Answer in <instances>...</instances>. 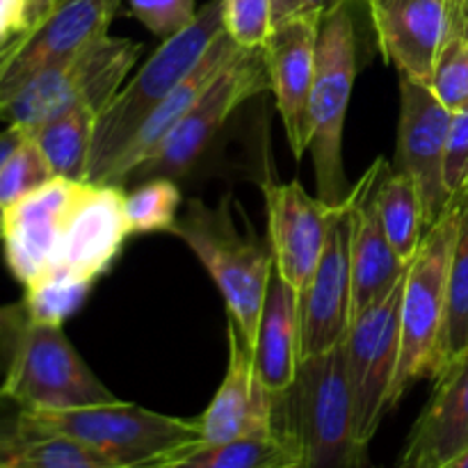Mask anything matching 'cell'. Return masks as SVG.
Here are the masks:
<instances>
[{
    "label": "cell",
    "mask_w": 468,
    "mask_h": 468,
    "mask_svg": "<svg viewBox=\"0 0 468 468\" xmlns=\"http://www.w3.org/2000/svg\"><path fill=\"white\" fill-rule=\"evenodd\" d=\"M460 215L462 197L457 192L425 231L407 270L400 311V361L391 396L393 410L416 384L437 378L448 361V282Z\"/></svg>",
    "instance_id": "obj_1"
},
{
    "label": "cell",
    "mask_w": 468,
    "mask_h": 468,
    "mask_svg": "<svg viewBox=\"0 0 468 468\" xmlns=\"http://www.w3.org/2000/svg\"><path fill=\"white\" fill-rule=\"evenodd\" d=\"M23 428L71 439L123 468H155L201 443L199 419L158 414L122 400L67 411H23Z\"/></svg>",
    "instance_id": "obj_2"
},
{
    "label": "cell",
    "mask_w": 468,
    "mask_h": 468,
    "mask_svg": "<svg viewBox=\"0 0 468 468\" xmlns=\"http://www.w3.org/2000/svg\"><path fill=\"white\" fill-rule=\"evenodd\" d=\"M172 233L190 247L210 274L222 292L229 320L236 324L245 346L254 352L265 295L274 274L272 250L254 233H240L229 197L218 206L190 199Z\"/></svg>",
    "instance_id": "obj_3"
},
{
    "label": "cell",
    "mask_w": 468,
    "mask_h": 468,
    "mask_svg": "<svg viewBox=\"0 0 468 468\" xmlns=\"http://www.w3.org/2000/svg\"><path fill=\"white\" fill-rule=\"evenodd\" d=\"M222 30V0H208L197 12L190 26L169 39H163V44L142 64L140 71L131 80L123 82L122 90L99 117L87 181H103L114 160L140 131L146 117L167 99L174 87L181 85L190 76L192 69L201 62L206 50Z\"/></svg>",
    "instance_id": "obj_4"
},
{
    "label": "cell",
    "mask_w": 468,
    "mask_h": 468,
    "mask_svg": "<svg viewBox=\"0 0 468 468\" xmlns=\"http://www.w3.org/2000/svg\"><path fill=\"white\" fill-rule=\"evenodd\" d=\"M277 423L302 451V468H364L343 343L300 364Z\"/></svg>",
    "instance_id": "obj_5"
},
{
    "label": "cell",
    "mask_w": 468,
    "mask_h": 468,
    "mask_svg": "<svg viewBox=\"0 0 468 468\" xmlns=\"http://www.w3.org/2000/svg\"><path fill=\"white\" fill-rule=\"evenodd\" d=\"M142 44L112 35H99L73 58L37 73L16 91L0 99V119L26 135L78 103L108 108L137 64Z\"/></svg>",
    "instance_id": "obj_6"
},
{
    "label": "cell",
    "mask_w": 468,
    "mask_h": 468,
    "mask_svg": "<svg viewBox=\"0 0 468 468\" xmlns=\"http://www.w3.org/2000/svg\"><path fill=\"white\" fill-rule=\"evenodd\" d=\"M356 80V30L350 3H341L320 18L315 80L309 103V154L318 197L329 206L347 201L343 131Z\"/></svg>",
    "instance_id": "obj_7"
},
{
    "label": "cell",
    "mask_w": 468,
    "mask_h": 468,
    "mask_svg": "<svg viewBox=\"0 0 468 468\" xmlns=\"http://www.w3.org/2000/svg\"><path fill=\"white\" fill-rule=\"evenodd\" d=\"M0 393L23 411H67L119 400L82 361L62 324L35 320L23 329Z\"/></svg>",
    "instance_id": "obj_8"
},
{
    "label": "cell",
    "mask_w": 468,
    "mask_h": 468,
    "mask_svg": "<svg viewBox=\"0 0 468 468\" xmlns=\"http://www.w3.org/2000/svg\"><path fill=\"white\" fill-rule=\"evenodd\" d=\"M263 90H270L263 48H242L128 181L187 176L229 117Z\"/></svg>",
    "instance_id": "obj_9"
},
{
    "label": "cell",
    "mask_w": 468,
    "mask_h": 468,
    "mask_svg": "<svg viewBox=\"0 0 468 468\" xmlns=\"http://www.w3.org/2000/svg\"><path fill=\"white\" fill-rule=\"evenodd\" d=\"M405 277L366 309L343 341L347 379L355 398L356 434L368 448L384 416L393 411L391 396L400 361V311Z\"/></svg>",
    "instance_id": "obj_10"
},
{
    "label": "cell",
    "mask_w": 468,
    "mask_h": 468,
    "mask_svg": "<svg viewBox=\"0 0 468 468\" xmlns=\"http://www.w3.org/2000/svg\"><path fill=\"white\" fill-rule=\"evenodd\" d=\"M261 190L268 210L274 270L300 297L318 268L334 219L346 204L329 206L320 197H311L300 181L265 178Z\"/></svg>",
    "instance_id": "obj_11"
},
{
    "label": "cell",
    "mask_w": 468,
    "mask_h": 468,
    "mask_svg": "<svg viewBox=\"0 0 468 468\" xmlns=\"http://www.w3.org/2000/svg\"><path fill=\"white\" fill-rule=\"evenodd\" d=\"M123 199L122 186L82 183L48 270H64L91 286L110 272L131 236Z\"/></svg>",
    "instance_id": "obj_12"
},
{
    "label": "cell",
    "mask_w": 468,
    "mask_h": 468,
    "mask_svg": "<svg viewBox=\"0 0 468 468\" xmlns=\"http://www.w3.org/2000/svg\"><path fill=\"white\" fill-rule=\"evenodd\" d=\"M452 112L434 96L430 85L400 76V119H398V169L419 186L425 224L432 227L452 195L443 181V160Z\"/></svg>",
    "instance_id": "obj_13"
},
{
    "label": "cell",
    "mask_w": 468,
    "mask_h": 468,
    "mask_svg": "<svg viewBox=\"0 0 468 468\" xmlns=\"http://www.w3.org/2000/svg\"><path fill=\"white\" fill-rule=\"evenodd\" d=\"M384 58L400 76L430 85L434 62L460 27L462 0H364Z\"/></svg>",
    "instance_id": "obj_14"
},
{
    "label": "cell",
    "mask_w": 468,
    "mask_h": 468,
    "mask_svg": "<svg viewBox=\"0 0 468 468\" xmlns=\"http://www.w3.org/2000/svg\"><path fill=\"white\" fill-rule=\"evenodd\" d=\"M318 30L320 16L300 12L274 23L272 35L263 46L270 90L295 160L304 158L309 149V103L315 80Z\"/></svg>",
    "instance_id": "obj_15"
},
{
    "label": "cell",
    "mask_w": 468,
    "mask_h": 468,
    "mask_svg": "<svg viewBox=\"0 0 468 468\" xmlns=\"http://www.w3.org/2000/svg\"><path fill=\"white\" fill-rule=\"evenodd\" d=\"M350 208L336 215L320 263L300 295V359L318 356L341 346L350 329L352 261Z\"/></svg>",
    "instance_id": "obj_16"
},
{
    "label": "cell",
    "mask_w": 468,
    "mask_h": 468,
    "mask_svg": "<svg viewBox=\"0 0 468 468\" xmlns=\"http://www.w3.org/2000/svg\"><path fill=\"white\" fill-rule=\"evenodd\" d=\"M388 160L378 158L347 195L350 208V261H352V309L350 324L387 295L407 274L410 263L396 254L384 233L378 210V186Z\"/></svg>",
    "instance_id": "obj_17"
},
{
    "label": "cell",
    "mask_w": 468,
    "mask_h": 468,
    "mask_svg": "<svg viewBox=\"0 0 468 468\" xmlns=\"http://www.w3.org/2000/svg\"><path fill=\"white\" fill-rule=\"evenodd\" d=\"M85 181L55 176L46 186L3 208L5 263L16 282L27 286L53 263L64 222Z\"/></svg>",
    "instance_id": "obj_18"
},
{
    "label": "cell",
    "mask_w": 468,
    "mask_h": 468,
    "mask_svg": "<svg viewBox=\"0 0 468 468\" xmlns=\"http://www.w3.org/2000/svg\"><path fill=\"white\" fill-rule=\"evenodd\" d=\"M468 451V347L434 378L430 400L411 425L396 468H446Z\"/></svg>",
    "instance_id": "obj_19"
},
{
    "label": "cell",
    "mask_w": 468,
    "mask_h": 468,
    "mask_svg": "<svg viewBox=\"0 0 468 468\" xmlns=\"http://www.w3.org/2000/svg\"><path fill=\"white\" fill-rule=\"evenodd\" d=\"M229 366L213 400L199 416L201 443H224L277 432V402L261 384L254 355L229 320Z\"/></svg>",
    "instance_id": "obj_20"
},
{
    "label": "cell",
    "mask_w": 468,
    "mask_h": 468,
    "mask_svg": "<svg viewBox=\"0 0 468 468\" xmlns=\"http://www.w3.org/2000/svg\"><path fill=\"white\" fill-rule=\"evenodd\" d=\"M108 0H62L35 30L26 32L16 58L0 85V99L16 91L37 73L73 58L91 39L105 35L114 18Z\"/></svg>",
    "instance_id": "obj_21"
},
{
    "label": "cell",
    "mask_w": 468,
    "mask_h": 468,
    "mask_svg": "<svg viewBox=\"0 0 468 468\" xmlns=\"http://www.w3.org/2000/svg\"><path fill=\"white\" fill-rule=\"evenodd\" d=\"M242 50V46H238L231 37L227 35V30H222L218 35V39L210 44V48L206 50V55L201 58V62L192 69L190 76L181 82V85L174 87L169 91L167 99L154 110V112L146 117V122L142 123L140 131L133 135V140L128 142L126 149L119 154V158L114 160V165L110 167V172L105 174V178L101 183H112V186H123L128 181L133 172L158 149L160 142L172 133V128L181 122L187 114V110L201 99L206 90L213 85L215 78L224 71V69L231 64V59L236 58Z\"/></svg>",
    "instance_id": "obj_22"
},
{
    "label": "cell",
    "mask_w": 468,
    "mask_h": 468,
    "mask_svg": "<svg viewBox=\"0 0 468 468\" xmlns=\"http://www.w3.org/2000/svg\"><path fill=\"white\" fill-rule=\"evenodd\" d=\"M300 297L274 270L254 343V368L279 407L291 393L300 370Z\"/></svg>",
    "instance_id": "obj_23"
},
{
    "label": "cell",
    "mask_w": 468,
    "mask_h": 468,
    "mask_svg": "<svg viewBox=\"0 0 468 468\" xmlns=\"http://www.w3.org/2000/svg\"><path fill=\"white\" fill-rule=\"evenodd\" d=\"M302 464V451L283 430L233 439L224 443H197L155 468H292Z\"/></svg>",
    "instance_id": "obj_24"
},
{
    "label": "cell",
    "mask_w": 468,
    "mask_h": 468,
    "mask_svg": "<svg viewBox=\"0 0 468 468\" xmlns=\"http://www.w3.org/2000/svg\"><path fill=\"white\" fill-rule=\"evenodd\" d=\"M99 117V108L78 103L41 123L27 137H32V142L39 146L55 176L87 181Z\"/></svg>",
    "instance_id": "obj_25"
},
{
    "label": "cell",
    "mask_w": 468,
    "mask_h": 468,
    "mask_svg": "<svg viewBox=\"0 0 468 468\" xmlns=\"http://www.w3.org/2000/svg\"><path fill=\"white\" fill-rule=\"evenodd\" d=\"M378 210L384 233L405 263H411L419 251L428 224L419 186L410 174L387 165L378 186Z\"/></svg>",
    "instance_id": "obj_26"
},
{
    "label": "cell",
    "mask_w": 468,
    "mask_h": 468,
    "mask_svg": "<svg viewBox=\"0 0 468 468\" xmlns=\"http://www.w3.org/2000/svg\"><path fill=\"white\" fill-rule=\"evenodd\" d=\"M23 295L27 315L35 323L64 324L71 318L91 291V283L64 272V270H46L44 274L30 282Z\"/></svg>",
    "instance_id": "obj_27"
},
{
    "label": "cell",
    "mask_w": 468,
    "mask_h": 468,
    "mask_svg": "<svg viewBox=\"0 0 468 468\" xmlns=\"http://www.w3.org/2000/svg\"><path fill=\"white\" fill-rule=\"evenodd\" d=\"M181 190L172 178H149L142 181L123 199L131 236L142 233H172L178 222Z\"/></svg>",
    "instance_id": "obj_28"
},
{
    "label": "cell",
    "mask_w": 468,
    "mask_h": 468,
    "mask_svg": "<svg viewBox=\"0 0 468 468\" xmlns=\"http://www.w3.org/2000/svg\"><path fill=\"white\" fill-rule=\"evenodd\" d=\"M460 229H457L455 250L451 259V282H448V359L468 347V183L460 190Z\"/></svg>",
    "instance_id": "obj_29"
},
{
    "label": "cell",
    "mask_w": 468,
    "mask_h": 468,
    "mask_svg": "<svg viewBox=\"0 0 468 468\" xmlns=\"http://www.w3.org/2000/svg\"><path fill=\"white\" fill-rule=\"evenodd\" d=\"M27 441L16 460L3 468H123L103 460L90 448L71 441V439L55 437V434L26 432Z\"/></svg>",
    "instance_id": "obj_30"
},
{
    "label": "cell",
    "mask_w": 468,
    "mask_h": 468,
    "mask_svg": "<svg viewBox=\"0 0 468 468\" xmlns=\"http://www.w3.org/2000/svg\"><path fill=\"white\" fill-rule=\"evenodd\" d=\"M430 90L451 112L468 110V37L460 27L446 39L434 62Z\"/></svg>",
    "instance_id": "obj_31"
},
{
    "label": "cell",
    "mask_w": 468,
    "mask_h": 468,
    "mask_svg": "<svg viewBox=\"0 0 468 468\" xmlns=\"http://www.w3.org/2000/svg\"><path fill=\"white\" fill-rule=\"evenodd\" d=\"M55 174L32 137H23L0 167V208L53 181Z\"/></svg>",
    "instance_id": "obj_32"
},
{
    "label": "cell",
    "mask_w": 468,
    "mask_h": 468,
    "mask_svg": "<svg viewBox=\"0 0 468 468\" xmlns=\"http://www.w3.org/2000/svg\"><path fill=\"white\" fill-rule=\"evenodd\" d=\"M224 30L242 48H263L272 35V0H222Z\"/></svg>",
    "instance_id": "obj_33"
},
{
    "label": "cell",
    "mask_w": 468,
    "mask_h": 468,
    "mask_svg": "<svg viewBox=\"0 0 468 468\" xmlns=\"http://www.w3.org/2000/svg\"><path fill=\"white\" fill-rule=\"evenodd\" d=\"M131 14L160 39H169L197 16V0H128Z\"/></svg>",
    "instance_id": "obj_34"
},
{
    "label": "cell",
    "mask_w": 468,
    "mask_h": 468,
    "mask_svg": "<svg viewBox=\"0 0 468 468\" xmlns=\"http://www.w3.org/2000/svg\"><path fill=\"white\" fill-rule=\"evenodd\" d=\"M443 181L451 195H457L468 183V110L452 112L443 160Z\"/></svg>",
    "instance_id": "obj_35"
},
{
    "label": "cell",
    "mask_w": 468,
    "mask_h": 468,
    "mask_svg": "<svg viewBox=\"0 0 468 468\" xmlns=\"http://www.w3.org/2000/svg\"><path fill=\"white\" fill-rule=\"evenodd\" d=\"M27 441L23 410L0 393V468L16 460Z\"/></svg>",
    "instance_id": "obj_36"
},
{
    "label": "cell",
    "mask_w": 468,
    "mask_h": 468,
    "mask_svg": "<svg viewBox=\"0 0 468 468\" xmlns=\"http://www.w3.org/2000/svg\"><path fill=\"white\" fill-rule=\"evenodd\" d=\"M30 323V315L23 302L18 304L0 306V373H7L14 355H16L18 341L23 336V329Z\"/></svg>",
    "instance_id": "obj_37"
},
{
    "label": "cell",
    "mask_w": 468,
    "mask_h": 468,
    "mask_svg": "<svg viewBox=\"0 0 468 468\" xmlns=\"http://www.w3.org/2000/svg\"><path fill=\"white\" fill-rule=\"evenodd\" d=\"M23 32H30L26 0H0V48Z\"/></svg>",
    "instance_id": "obj_38"
},
{
    "label": "cell",
    "mask_w": 468,
    "mask_h": 468,
    "mask_svg": "<svg viewBox=\"0 0 468 468\" xmlns=\"http://www.w3.org/2000/svg\"><path fill=\"white\" fill-rule=\"evenodd\" d=\"M59 3H62V0H26L27 27L35 30L37 26H41V23L58 9Z\"/></svg>",
    "instance_id": "obj_39"
},
{
    "label": "cell",
    "mask_w": 468,
    "mask_h": 468,
    "mask_svg": "<svg viewBox=\"0 0 468 468\" xmlns=\"http://www.w3.org/2000/svg\"><path fill=\"white\" fill-rule=\"evenodd\" d=\"M23 137H26V133L18 131V128L14 126H7L0 131V167H3V163L9 158V154L16 149L18 142H21Z\"/></svg>",
    "instance_id": "obj_40"
},
{
    "label": "cell",
    "mask_w": 468,
    "mask_h": 468,
    "mask_svg": "<svg viewBox=\"0 0 468 468\" xmlns=\"http://www.w3.org/2000/svg\"><path fill=\"white\" fill-rule=\"evenodd\" d=\"M23 39H26V32H23L21 37H16L14 41H9L7 46H3V48H0V85H3L5 73H7L9 64L14 62V58H16V53H18V48H21Z\"/></svg>",
    "instance_id": "obj_41"
},
{
    "label": "cell",
    "mask_w": 468,
    "mask_h": 468,
    "mask_svg": "<svg viewBox=\"0 0 468 468\" xmlns=\"http://www.w3.org/2000/svg\"><path fill=\"white\" fill-rule=\"evenodd\" d=\"M302 12V0H272V18L274 23L283 21L288 16H295Z\"/></svg>",
    "instance_id": "obj_42"
},
{
    "label": "cell",
    "mask_w": 468,
    "mask_h": 468,
    "mask_svg": "<svg viewBox=\"0 0 468 468\" xmlns=\"http://www.w3.org/2000/svg\"><path fill=\"white\" fill-rule=\"evenodd\" d=\"M341 3H352V0H302V12L323 18V14H327L329 9Z\"/></svg>",
    "instance_id": "obj_43"
},
{
    "label": "cell",
    "mask_w": 468,
    "mask_h": 468,
    "mask_svg": "<svg viewBox=\"0 0 468 468\" xmlns=\"http://www.w3.org/2000/svg\"><path fill=\"white\" fill-rule=\"evenodd\" d=\"M446 468H468V451L462 452V455L457 457V460H452Z\"/></svg>",
    "instance_id": "obj_44"
},
{
    "label": "cell",
    "mask_w": 468,
    "mask_h": 468,
    "mask_svg": "<svg viewBox=\"0 0 468 468\" xmlns=\"http://www.w3.org/2000/svg\"><path fill=\"white\" fill-rule=\"evenodd\" d=\"M462 30L468 37V0H462Z\"/></svg>",
    "instance_id": "obj_45"
},
{
    "label": "cell",
    "mask_w": 468,
    "mask_h": 468,
    "mask_svg": "<svg viewBox=\"0 0 468 468\" xmlns=\"http://www.w3.org/2000/svg\"><path fill=\"white\" fill-rule=\"evenodd\" d=\"M108 3L112 5V9H114V12H117V9H119V5H122V0H108Z\"/></svg>",
    "instance_id": "obj_46"
},
{
    "label": "cell",
    "mask_w": 468,
    "mask_h": 468,
    "mask_svg": "<svg viewBox=\"0 0 468 468\" xmlns=\"http://www.w3.org/2000/svg\"><path fill=\"white\" fill-rule=\"evenodd\" d=\"M0 236H3V208H0Z\"/></svg>",
    "instance_id": "obj_47"
},
{
    "label": "cell",
    "mask_w": 468,
    "mask_h": 468,
    "mask_svg": "<svg viewBox=\"0 0 468 468\" xmlns=\"http://www.w3.org/2000/svg\"><path fill=\"white\" fill-rule=\"evenodd\" d=\"M292 468H302V464L300 466H292Z\"/></svg>",
    "instance_id": "obj_48"
}]
</instances>
